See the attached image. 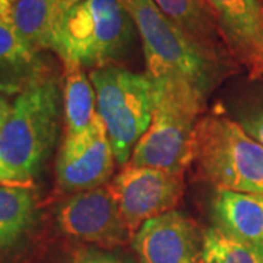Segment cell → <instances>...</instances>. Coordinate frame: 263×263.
Instances as JSON below:
<instances>
[{"label": "cell", "mask_w": 263, "mask_h": 263, "mask_svg": "<svg viewBox=\"0 0 263 263\" xmlns=\"http://www.w3.org/2000/svg\"><path fill=\"white\" fill-rule=\"evenodd\" d=\"M129 9L142 38L151 81L187 89L206 103L226 66L177 28L154 0H129Z\"/></svg>", "instance_id": "1"}, {"label": "cell", "mask_w": 263, "mask_h": 263, "mask_svg": "<svg viewBox=\"0 0 263 263\" xmlns=\"http://www.w3.org/2000/svg\"><path fill=\"white\" fill-rule=\"evenodd\" d=\"M197 263H203V262H202V260H199V262H197Z\"/></svg>", "instance_id": "24"}, {"label": "cell", "mask_w": 263, "mask_h": 263, "mask_svg": "<svg viewBox=\"0 0 263 263\" xmlns=\"http://www.w3.org/2000/svg\"><path fill=\"white\" fill-rule=\"evenodd\" d=\"M238 123L253 139L263 146V104L243 114Z\"/></svg>", "instance_id": "19"}, {"label": "cell", "mask_w": 263, "mask_h": 263, "mask_svg": "<svg viewBox=\"0 0 263 263\" xmlns=\"http://www.w3.org/2000/svg\"><path fill=\"white\" fill-rule=\"evenodd\" d=\"M141 263H197L202 257L203 233L180 211L151 218L132 237Z\"/></svg>", "instance_id": "10"}, {"label": "cell", "mask_w": 263, "mask_h": 263, "mask_svg": "<svg viewBox=\"0 0 263 263\" xmlns=\"http://www.w3.org/2000/svg\"><path fill=\"white\" fill-rule=\"evenodd\" d=\"M192 165L216 190L263 195V146L226 116L199 119Z\"/></svg>", "instance_id": "3"}, {"label": "cell", "mask_w": 263, "mask_h": 263, "mask_svg": "<svg viewBox=\"0 0 263 263\" xmlns=\"http://www.w3.org/2000/svg\"><path fill=\"white\" fill-rule=\"evenodd\" d=\"M10 110H12V104L3 95H0V132H2L5 123L8 120V117H9Z\"/></svg>", "instance_id": "22"}, {"label": "cell", "mask_w": 263, "mask_h": 263, "mask_svg": "<svg viewBox=\"0 0 263 263\" xmlns=\"http://www.w3.org/2000/svg\"><path fill=\"white\" fill-rule=\"evenodd\" d=\"M158 9L221 65L231 59L208 0H154Z\"/></svg>", "instance_id": "15"}, {"label": "cell", "mask_w": 263, "mask_h": 263, "mask_svg": "<svg viewBox=\"0 0 263 263\" xmlns=\"http://www.w3.org/2000/svg\"><path fill=\"white\" fill-rule=\"evenodd\" d=\"M82 0H16L13 22L19 35L37 53L57 51L69 13Z\"/></svg>", "instance_id": "12"}, {"label": "cell", "mask_w": 263, "mask_h": 263, "mask_svg": "<svg viewBox=\"0 0 263 263\" xmlns=\"http://www.w3.org/2000/svg\"><path fill=\"white\" fill-rule=\"evenodd\" d=\"M130 237L151 218L174 211L184 193V173L124 165L108 183Z\"/></svg>", "instance_id": "7"}, {"label": "cell", "mask_w": 263, "mask_h": 263, "mask_svg": "<svg viewBox=\"0 0 263 263\" xmlns=\"http://www.w3.org/2000/svg\"><path fill=\"white\" fill-rule=\"evenodd\" d=\"M67 263H127L113 254L103 253L98 250H78L70 256Z\"/></svg>", "instance_id": "20"}, {"label": "cell", "mask_w": 263, "mask_h": 263, "mask_svg": "<svg viewBox=\"0 0 263 263\" xmlns=\"http://www.w3.org/2000/svg\"><path fill=\"white\" fill-rule=\"evenodd\" d=\"M212 218L215 227L256 249L263 257V195L218 190Z\"/></svg>", "instance_id": "14"}, {"label": "cell", "mask_w": 263, "mask_h": 263, "mask_svg": "<svg viewBox=\"0 0 263 263\" xmlns=\"http://www.w3.org/2000/svg\"><path fill=\"white\" fill-rule=\"evenodd\" d=\"M35 197L31 186L0 184V252L16 246L35 219Z\"/></svg>", "instance_id": "17"}, {"label": "cell", "mask_w": 263, "mask_h": 263, "mask_svg": "<svg viewBox=\"0 0 263 263\" xmlns=\"http://www.w3.org/2000/svg\"><path fill=\"white\" fill-rule=\"evenodd\" d=\"M16 0H0V15H13V3Z\"/></svg>", "instance_id": "23"}, {"label": "cell", "mask_w": 263, "mask_h": 263, "mask_svg": "<svg viewBox=\"0 0 263 263\" xmlns=\"http://www.w3.org/2000/svg\"><path fill=\"white\" fill-rule=\"evenodd\" d=\"M60 101L59 82L47 72L16 95L0 132V160L27 186L56 146Z\"/></svg>", "instance_id": "2"}, {"label": "cell", "mask_w": 263, "mask_h": 263, "mask_svg": "<svg viewBox=\"0 0 263 263\" xmlns=\"http://www.w3.org/2000/svg\"><path fill=\"white\" fill-rule=\"evenodd\" d=\"M200 260L203 263H263V257L253 247L218 227H211L203 233Z\"/></svg>", "instance_id": "18"}, {"label": "cell", "mask_w": 263, "mask_h": 263, "mask_svg": "<svg viewBox=\"0 0 263 263\" xmlns=\"http://www.w3.org/2000/svg\"><path fill=\"white\" fill-rule=\"evenodd\" d=\"M46 73L47 67L40 53L19 35L13 15H0V92L21 94Z\"/></svg>", "instance_id": "13"}, {"label": "cell", "mask_w": 263, "mask_h": 263, "mask_svg": "<svg viewBox=\"0 0 263 263\" xmlns=\"http://www.w3.org/2000/svg\"><path fill=\"white\" fill-rule=\"evenodd\" d=\"M154 86L155 110L152 122L136 143L129 164L184 173L192 164L197 117L205 104L179 86L162 84Z\"/></svg>", "instance_id": "6"}, {"label": "cell", "mask_w": 263, "mask_h": 263, "mask_svg": "<svg viewBox=\"0 0 263 263\" xmlns=\"http://www.w3.org/2000/svg\"><path fill=\"white\" fill-rule=\"evenodd\" d=\"M56 218L62 233L79 241L111 247L130 238L108 184L72 195L59 206Z\"/></svg>", "instance_id": "8"}, {"label": "cell", "mask_w": 263, "mask_h": 263, "mask_svg": "<svg viewBox=\"0 0 263 263\" xmlns=\"http://www.w3.org/2000/svg\"><path fill=\"white\" fill-rule=\"evenodd\" d=\"M63 111L65 139L78 141L89 136L98 120L94 85L84 67L73 62H63Z\"/></svg>", "instance_id": "16"}, {"label": "cell", "mask_w": 263, "mask_h": 263, "mask_svg": "<svg viewBox=\"0 0 263 263\" xmlns=\"http://www.w3.org/2000/svg\"><path fill=\"white\" fill-rule=\"evenodd\" d=\"M0 184H21V186H27V184H24L19 180L18 176L12 170H9L3 164L2 160H0Z\"/></svg>", "instance_id": "21"}, {"label": "cell", "mask_w": 263, "mask_h": 263, "mask_svg": "<svg viewBox=\"0 0 263 263\" xmlns=\"http://www.w3.org/2000/svg\"><path fill=\"white\" fill-rule=\"evenodd\" d=\"M135 29L129 0H82L66 19L56 54L92 70L116 65L130 47Z\"/></svg>", "instance_id": "5"}, {"label": "cell", "mask_w": 263, "mask_h": 263, "mask_svg": "<svg viewBox=\"0 0 263 263\" xmlns=\"http://www.w3.org/2000/svg\"><path fill=\"white\" fill-rule=\"evenodd\" d=\"M97 95V111L110 139L119 165H127L155 110V86L146 73L117 65L89 72Z\"/></svg>", "instance_id": "4"}, {"label": "cell", "mask_w": 263, "mask_h": 263, "mask_svg": "<svg viewBox=\"0 0 263 263\" xmlns=\"http://www.w3.org/2000/svg\"><path fill=\"white\" fill-rule=\"evenodd\" d=\"M233 60L263 78V0H208Z\"/></svg>", "instance_id": "11"}, {"label": "cell", "mask_w": 263, "mask_h": 263, "mask_svg": "<svg viewBox=\"0 0 263 263\" xmlns=\"http://www.w3.org/2000/svg\"><path fill=\"white\" fill-rule=\"evenodd\" d=\"M114 164L113 148L98 116L89 136L62 142L56 164L57 186L72 195L105 186L113 176Z\"/></svg>", "instance_id": "9"}]
</instances>
